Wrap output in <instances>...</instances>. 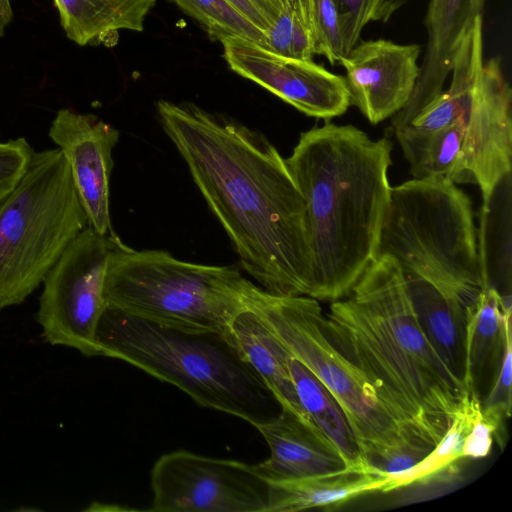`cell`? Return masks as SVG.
Returning a JSON list of instances; mask_svg holds the SVG:
<instances>
[{
    "mask_svg": "<svg viewBox=\"0 0 512 512\" xmlns=\"http://www.w3.org/2000/svg\"><path fill=\"white\" fill-rule=\"evenodd\" d=\"M157 111L241 269L270 294L310 297L306 204L286 158L262 133L196 105L160 100Z\"/></svg>",
    "mask_w": 512,
    "mask_h": 512,
    "instance_id": "obj_1",
    "label": "cell"
},
{
    "mask_svg": "<svg viewBox=\"0 0 512 512\" xmlns=\"http://www.w3.org/2000/svg\"><path fill=\"white\" fill-rule=\"evenodd\" d=\"M324 325L397 421L435 446L468 391L426 337L398 263L377 256Z\"/></svg>",
    "mask_w": 512,
    "mask_h": 512,
    "instance_id": "obj_2",
    "label": "cell"
},
{
    "mask_svg": "<svg viewBox=\"0 0 512 512\" xmlns=\"http://www.w3.org/2000/svg\"><path fill=\"white\" fill-rule=\"evenodd\" d=\"M392 143L330 122L300 134L289 170L305 200L312 298L345 297L377 258L390 200Z\"/></svg>",
    "mask_w": 512,
    "mask_h": 512,
    "instance_id": "obj_3",
    "label": "cell"
},
{
    "mask_svg": "<svg viewBox=\"0 0 512 512\" xmlns=\"http://www.w3.org/2000/svg\"><path fill=\"white\" fill-rule=\"evenodd\" d=\"M98 356L127 362L170 383L199 405L255 428L282 407L241 355L231 334L163 326L105 307L96 330Z\"/></svg>",
    "mask_w": 512,
    "mask_h": 512,
    "instance_id": "obj_4",
    "label": "cell"
},
{
    "mask_svg": "<svg viewBox=\"0 0 512 512\" xmlns=\"http://www.w3.org/2000/svg\"><path fill=\"white\" fill-rule=\"evenodd\" d=\"M379 255L391 256L404 276L426 280L466 309L490 285L471 199L442 176L413 178L391 187Z\"/></svg>",
    "mask_w": 512,
    "mask_h": 512,
    "instance_id": "obj_5",
    "label": "cell"
},
{
    "mask_svg": "<svg viewBox=\"0 0 512 512\" xmlns=\"http://www.w3.org/2000/svg\"><path fill=\"white\" fill-rule=\"evenodd\" d=\"M233 265L183 261L163 250L122 244L104 281L107 306L163 326L228 333L253 286Z\"/></svg>",
    "mask_w": 512,
    "mask_h": 512,
    "instance_id": "obj_6",
    "label": "cell"
},
{
    "mask_svg": "<svg viewBox=\"0 0 512 512\" xmlns=\"http://www.w3.org/2000/svg\"><path fill=\"white\" fill-rule=\"evenodd\" d=\"M88 226L60 149L35 152L0 202V309L22 303Z\"/></svg>",
    "mask_w": 512,
    "mask_h": 512,
    "instance_id": "obj_7",
    "label": "cell"
},
{
    "mask_svg": "<svg viewBox=\"0 0 512 512\" xmlns=\"http://www.w3.org/2000/svg\"><path fill=\"white\" fill-rule=\"evenodd\" d=\"M246 304L262 317L290 354L332 393L365 461L410 443L432 445L397 421L368 380L332 343L325 330V313L317 299L277 296L254 284Z\"/></svg>",
    "mask_w": 512,
    "mask_h": 512,
    "instance_id": "obj_8",
    "label": "cell"
},
{
    "mask_svg": "<svg viewBox=\"0 0 512 512\" xmlns=\"http://www.w3.org/2000/svg\"><path fill=\"white\" fill-rule=\"evenodd\" d=\"M122 241L90 226L68 245L43 280L38 322L51 345L98 356L96 330L106 307L104 281L109 260Z\"/></svg>",
    "mask_w": 512,
    "mask_h": 512,
    "instance_id": "obj_9",
    "label": "cell"
},
{
    "mask_svg": "<svg viewBox=\"0 0 512 512\" xmlns=\"http://www.w3.org/2000/svg\"><path fill=\"white\" fill-rule=\"evenodd\" d=\"M155 512H268L270 483L244 462L185 450L162 455L151 470Z\"/></svg>",
    "mask_w": 512,
    "mask_h": 512,
    "instance_id": "obj_10",
    "label": "cell"
},
{
    "mask_svg": "<svg viewBox=\"0 0 512 512\" xmlns=\"http://www.w3.org/2000/svg\"><path fill=\"white\" fill-rule=\"evenodd\" d=\"M512 92L499 58L483 63L478 80L464 94L458 116L464 126L463 167L488 211L499 184L511 175Z\"/></svg>",
    "mask_w": 512,
    "mask_h": 512,
    "instance_id": "obj_11",
    "label": "cell"
},
{
    "mask_svg": "<svg viewBox=\"0 0 512 512\" xmlns=\"http://www.w3.org/2000/svg\"><path fill=\"white\" fill-rule=\"evenodd\" d=\"M219 42L231 70L309 117L330 120L351 105L345 77L312 59L278 55L240 37L227 36Z\"/></svg>",
    "mask_w": 512,
    "mask_h": 512,
    "instance_id": "obj_12",
    "label": "cell"
},
{
    "mask_svg": "<svg viewBox=\"0 0 512 512\" xmlns=\"http://www.w3.org/2000/svg\"><path fill=\"white\" fill-rule=\"evenodd\" d=\"M49 137L63 153L88 226L102 235L114 234L110 217L112 151L119 132L92 114L60 109Z\"/></svg>",
    "mask_w": 512,
    "mask_h": 512,
    "instance_id": "obj_13",
    "label": "cell"
},
{
    "mask_svg": "<svg viewBox=\"0 0 512 512\" xmlns=\"http://www.w3.org/2000/svg\"><path fill=\"white\" fill-rule=\"evenodd\" d=\"M416 44L362 41L339 63L346 71L350 102L373 125L393 117L409 101L420 75Z\"/></svg>",
    "mask_w": 512,
    "mask_h": 512,
    "instance_id": "obj_14",
    "label": "cell"
},
{
    "mask_svg": "<svg viewBox=\"0 0 512 512\" xmlns=\"http://www.w3.org/2000/svg\"><path fill=\"white\" fill-rule=\"evenodd\" d=\"M484 3L485 0L430 1L425 18L427 45L420 75L409 101L392 117V132L407 126L443 91L458 46L469 27L482 17Z\"/></svg>",
    "mask_w": 512,
    "mask_h": 512,
    "instance_id": "obj_15",
    "label": "cell"
},
{
    "mask_svg": "<svg viewBox=\"0 0 512 512\" xmlns=\"http://www.w3.org/2000/svg\"><path fill=\"white\" fill-rule=\"evenodd\" d=\"M256 429L266 441L270 455L254 467L269 483L335 472L348 466L325 437L287 410L282 409Z\"/></svg>",
    "mask_w": 512,
    "mask_h": 512,
    "instance_id": "obj_16",
    "label": "cell"
},
{
    "mask_svg": "<svg viewBox=\"0 0 512 512\" xmlns=\"http://www.w3.org/2000/svg\"><path fill=\"white\" fill-rule=\"evenodd\" d=\"M511 296L485 287L467 309L463 383L482 401L498 373L511 329Z\"/></svg>",
    "mask_w": 512,
    "mask_h": 512,
    "instance_id": "obj_17",
    "label": "cell"
},
{
    "mask_svg": "<svg viewBox=\"0 0 512 512\" xmlns=\"http://www.w3.org/2000/svg\"><path fill=\"white\" fill-rule=\"evenodd\" d=\"M229 333L241 355L258 373L282 409L312 427L300 404L289 371L288 360L291 354L262 317L246 304L232 320Z\"/></svg>",
    "mask_w": 512,
    "mask_h": 512,
    "instance_id": "obj_18",
    "label": "cell"
},
{
    "mask_svg": "<svg viewBox=\"0 0 512 512\" xmlns=\"http://www.w3.org/2000/svg\"><path fill=\"white\" fill-rule=\"evenodd\" d=\"M388 475L369 464L307 478L270 483L268 512H294L339 505L358 496L383 491Z\"/></svg>",
    "mask_w": 512,
    "mask_h": 512,
    "instance_id": "obj_19",
    "label": "cell"
},
{
    "mask_svg": "<svg viewBox=\"0 0 512 512\" xmlns=\"http://www.w3.org/2000/svg\"><path fill=\"white\" fill-rule=\"evenodd\" d=\"M404 277L426 337L444 363L463 382L467 309L426 280Z\"/></svg>",
    "mask_w": 512,
    "mask_h": 512,
    "instance_id": "obj_20",
    "label": "cell"
},
{
    "mask_svg": "<svg viewBox=\"0 0 512 512\" xmlns=\"http://www.w3.org/2000/svg\"><path fill=\"white\" fill-rule=\"evenodd\" d=\"M67 37L79 45L107 43L119 31L144 29L156 0H54Z\"/></svg>",
    "mask_w": 512,
    "mask_h": 512,
    "instance_id": "obj_21",
    "label": "cell"
},
{
    "mask_svg": "<svg viewBox=\"0 0 512 512\" xmlns=\"http://www.w3.org/2000/svg\"><path fill=\"white\" fill-rule=\"evenodd\" d=\"M394 135L413 178L442 176L455 184L468 183L462 155L464 126L459 116L435 130L417 131L407 126Z\"/></svg>",
    "mask_w": 512,
    "mask_h": 512,
    "instance_id": "obj_22",
    "label": "cell"
},
{
    "mask_svg": "<svg viewBox=\"0 0 512 512\" xmlns=\"http://www.w3.org/2000/svg\"><path fill=\"white\" fill-rule=\"evenodd\" d=\"M288 367L300 404L312 427L339 451L348 466L367 464L348 420L332 393L292 355Z\"/></svg>",
    "mask_w": 512,
    "mask_h": 512,
    "instance_id": "obj_23",
    "label": "cell"
},
{
    "mask_svg": "<svg viewBox=\"0 0 512 512\" xmlns=\"http://www.w3.org/2000/svg\"><path fill=\"white\" fill-rule=\"evenodd\" d=\"M482 416L481 400L467 392L458 407L448 429L429 454L406 472L388 476L382 492H388L413 484H424L444 472L452 470L462 457L465 437L473 423Z\"/></svg>",
    "mask_w": 512,
    "mask_h": 512,
    "instance_id": "obj_24",
    "label": "cell"
},
{
    "mask_svg": "<svg viewBox=\"0 0 512 512\" xmlns=\"http://www.w3.org/2000/svg\"><path fill=\"white\" fill-rule=\"evenodd\" d=\"M203 26L212 40L240 37L267 48V36L227 0H170Z\"/></svg>",
    "mask_w": 512,
    "mask_h": 512,
    "instance_id": "obj_25",
    "label": "cell"
},
{
    "mask_svg": "<svg viewBox=\"0 0 512 512\" xmlns=\"http://www.w3.org/2000/svg\"><path fill=\"white\" fill-rule=\"evenodd\" d=\"M314 53L324 56L332 65L346 52L334 0H303Z\"/></svg>",
    "mask_w": 512,
    "mask_h": 512,
    "instance_id": "obj_26",
    "label": "cell"
},
{
    "mask_svg": "<svg viewBox=\"0 0 512 512\" xmlns=\"http://www.w3.org/2000/svg\"><path fill=\"white\" fill-rule=\"evenodd\" d=\"M405 0H334L346 54L370 22H386Z\"/></svg>",
    "mask_w": 512,
    "mask_h": 512,
    "instance_id": "obj_27",
    "label": "cell"
},
{
    "mask_svg": "<svg viewBox=\"0 0 512 512\" xmlns=\"http://www.w3.org/2000/svg\"><path fill=\"white\" fill-rule=\"evenodd\" d=\"M512 332L506 333L504 353L498 373L487 395L481 401L482 416L503 434L506 420L511 415Z\"/></svg>",
    "mask_w": 512,
    "mask_h": 512,
    "instance_id": "obj_28",
    "label": "cell"
},
{
    "mask_svg": "<svg viewBox=\"0 0 512 512\" xmlns=\"http://www.w3.org/2000/svg\"><path fill=\"white\" fill-rule=\"evenodd\" d=\"M34 153L25 138L0 141V202L20 182Z\"/></svg>",
    "mask_w": 512,
    "mask_h": 512,
    "instance_id": "obj_29",
    "label": "cell"
},
{
    "mask_svg": "<svg viewBox=\"0 0 512 512\" xmlns=\"http://www.w3.org/2000/svg\"><path fill=\"white\" fill-rule=\"evenodd\" d=\"M433 448L434 446L427 443H410L374 456L366 462L388 476H392L411 469L426 457Z\"/></svg>",
    "mask_w": 512,
    "mask_h": 512,
    "instance_id": "obj_30",
    "label": "cell"
},
{
    "mask_svg": "<svg viewBox=\"0 0 512 512\" xmlns=\"http://www.w3.org/2000/svg\"><path fill=\"white\" fill-rule=\"evenodd\" d=\"M266 36L279 18L283 0H227Z\"/></svg>",
    "mask_w": 512,
    "mask_h": 512,
    "instance_id": "obj_31",
    "label": "cell"
},
{
    "mask_svg": "<svg viewBox=\"0 0 512 512\" xmlns=\"http://www.w3.org/2000/svg\"><path fill=\"white\" fill-rule=\"evenodd\" d=\"M495 427L483 416L479 417L472 425L465 437L462 449V457L483 458L490 453Z\"/></svg>",
    "mask_w": 512,
    "mask_h": 512,
    "instance_id": "obj_32",
    "label": "cell"
},
{
    "mask_svg": "<svg viewBox=\"0 0 512 512\" xmlns=\"http://www.w3.org/2000/svg\"><path fill=\"white\" fill-rule=\"evenodd\" d=\"M13 13L9 0H0V37L4 34L6 26L10 23Z\"/></svg>",
    "mask_w": 512,
    "mask_h": 512,
    "instance_id": "obj_33",
    "label": "cell"
},
{
    "mask_svg": "<svg viewBox=\"0 0 512 512\" xmlns=\"http://www.w3.org/2000/svg\"><path fill=\"white\" fill-rule=\"evenodd\" d=\"M297 11L303 13L306 16L303 0H288Z\"/></svg>",
    "mask_w": 512,
    "mask_h": 512,
    "instance_id": "obj_34",
    "label": "cell"
}]
</instances>
